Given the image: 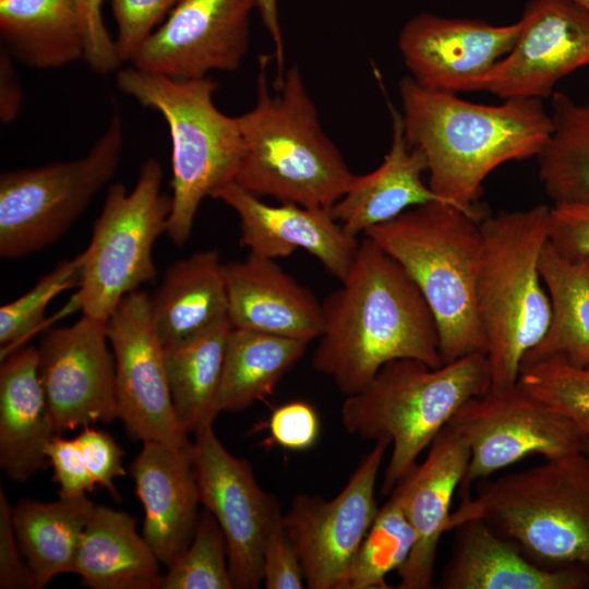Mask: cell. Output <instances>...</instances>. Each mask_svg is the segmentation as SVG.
<instances>
[{
  "instance_id": "obj_1",
  "label": "cell",
  "mask_w": 589,
  "mask_h": 589,
  "mask_svg": "<svg viewBox=\"0 0 589 589\" xmlns=\"http://www.w3.org/2000/svg\"><path fill=\"white\" fill-rule=\"evenodd\" d=\"M341 286L322 302L323 329L313 368L346 396L387 362L443 364L435 317L405 269L363 236Z\"/></svg>"
},
{
  "instance_id": "obj_2",
  "label": "cell",
  "mask_w": 589,
  "mask_h": 589,
  "mask_svg": "<svg viewBox=\"0 0 589 589\" xmlns=\"http://www.w3.org/2000/svg\"><path fill=\"white\" fill-rule=\"evenodd\" d=\"M399 97L405 136L425 158L430 189L480 219L488 176L508 161L537 158L552 132L551 113L540 99L477 104L422 87L410 76L399 82Z\"/></svg>"
},
{
  "instance_id": "obj_3",
  "label": "cell",
  "mask_w": 589,
  "mask_h": 589,
  "mask_svg": "<svg viewBox=\"0 0 589 589\" xmlns=\"http://www.w3.org/2000/svg\"><path fill=\"white\" fill-rule=\"evenodd\" d=\"M268 61L260 59L254 106L238 116L243 157L235 182L259 197L330 209L354 173L323 130L299 68H288L272 91Z\"/></svg>"
},
{
  "instance_id": "obj_4",
  "label": "cell",
  "mask_w": 589,
  "mask_h": 589,
  "mask_svg": "<svg viewBox=\"0 0 589 589\" xmlns=\"http://www.w3.org/2000/svg\"><path fill=\"white\" fill-rule=\"evenodd\" d=\"M481 220L449 203L434 201L411 207L363 235L390 255L419 288L437 324L443 364L486 351L477 311Z\"/></svg>"
},
{
  "instance_id": "obj_5",
  "label": "cell",
  "mask_w": 589,
  "mask_h": 589,
  "mask_svg": "<svg viewBox=\"0 0 589 589\" xmlns=\"http://www.w3.org/2000/svg\"><path fill=\"white\" fill-rule=\"evenodd\" d=\"M490 385L488 359L481 352L437 368L397 359L385 363L360 390L346 396L341 422L352 435L389 443L382 493L390 494L458 409Z\"/></svg>"
},
{
  "instance_id": "obj_6",
  "label": "cell",
  "mask_w": 589,
  "mask_h": 589,
  "mask_svg": "<svg viewBox=\"0 0 589 589\" xmlns=\"http://www.w3.org/2000/svg\"><path fill=\"white\" fill-rule=\"evenodd\" d=\"M551 206L501 211L481 220L477 311L485 338L490 388L518 382L525 356L542 339L551 301L540 273Z\"/></svg>"
},
{
  "instance_id": "obj_7",
  "label": "cell",
  "mask_w": 589,
  "mask_h": 589,
  "mask_svg": "<svg viewBox=\"0 0 589 589\" xmlns=\"http://www.w3.org/2000/svg\"><path fill=\"white\" fill-rule=\"evenodd\" d=\"M464 491L449 530L481 518L545 567H589V458L581 452Z\"/></svg>"
},
{
  "instance_id": "obj_8",
  "label": "cell",
  "mask_w": 589,
  "mask_h": 589,
  "mask_svg": "<svg viewBox=\"0 0 589 589\" xmlns=\"http://www.w3.org/2000/svg\"><path fill=\"white\" fill-rule=\"evenodd\" d=\"M118 88L165 119L171 140V213L166 233L177 247L190 239L202 201L236 181L243 157L238 117L214 104L208 77L176 80L134 67L117 73Z\"/></svg>"
},
{
  "instance_id": "obj_9",
  "label": "cell",
  "mask_w": 589,
  "mask_h": 589,
  "mask_svg": "<svg viewBox=\"0 0 589 589\" xmlns=\"http://www.w3.org/2000/svg\"><path fill=\"white\" fill-rule=\"evenodd\" d=\"M123 148L116 112L82 157L0 176V256L17 260L61 238L113 178Z\"/></svg>"
},
{
  "instance_id": "obj_10",
  "label": "cell",
  "mask_w": 589,
  "mask_h": 589,
  "mask_svg": "<svg viewBox=\"0 0 589 589\" xmlns=\"http://www.w3.org/2000/svg\"><path fill=\"white\" fill-rule=\"evenodd\" d=\"M163 169L149 158L135 185H110L91 241L82 252L76 303L83 314L105 320L128 293L156 276L153 248L167 231L171 196L161 191Z\"/></svg>"
},
{
  "instance_id": "obj_11",
  "label": "cell",
  "mask_w": 589,
  "mask_h": 589,
  "mask_svg": "<svg viewBox=\"0 0 589 589\" xmlns=\"http://www.w3.org/2000/svg\"><path fill=\"white\" fill-rule=\"evenodd\" d=\"M448 424L468 445L469 462L460 485L465 490L529 456L548 459L581 452L585 438L519 382L469 399Z\"/></svg>"
},
{
  "instance_id": "obj_12",
  "label": "cell",
  "mask_w": 589,
  "mask_h": 589,
  "mask_svg": "<svg viewBox=\"0 0 589 589\" xmlns=\"http://www.w3.org/2000/svg\"><path fill=\"white\" fill-rule=\"evenodd\" d=\"M389 443L374 442L332 500L297 494L284 515L310 589H346L353 558L378 507L375 485Z\"/></svg>"
},
{
  "instance_id": "obj_13",
  "label": "cell",
  "mask_w": 589,
  "mask_h": 589,
  "mask_svg": "<svg viewBox=\"0 0 589 589\" xmlns=\"http://www.w3.org/2000/svg\"><path fill=\"white\" fill-rule=\"evenodd\" d=\"M106 332L115 358L118 419L143 443L190 447L172 406L149 294L137 289L123 297L107 318Z\"/></svg>"
},
{
  "instance_id": "obj_14",
  "label": "cell",
  "mask_w": 589,
  "mask_h": 589,
  "mask_svg": "<svg viewBox=\"0 0 589 589\" xmlns=\"http://www.w3.org/2000/svg\"><path fill=\"white\" fill-rule=\"evenodd\" d=\"M213 423L193 432L191 446L201 504L225 536L235 589H256L263 584V542L275 496L261 488L245 459L226 449Z\"/></svg>"
},
{
  "instance_id": "obj_15",
  "label": "cell",
  "mask_w": 589,
  "mask_h": 589,
  "mask_svg": "<svg viewBox=\"0 0 589 589\" xmlns=\"http://www.w3.org/2000/svg\"><path fill=\"white\" fill-rule=\"evenodd\" d=\"M510 51L477 84L503 99L551 98L554 87L589 65V12L572 0H530Z\"/></svg>"
},
{
  "instance_id": "obj_16",
  "label": "cell",
  "mask_w": 589,
  "mask_h": 589,
  "mask_svg": "<svg viewBox=\"0 0 589 589\" xmlns=\"http://www.w3.org/2000/svg\"><path fill=\"white\" fill-rule=\"evenodd\" d=\"M106 321L86 314L40 339L39 376L58 434L118 419L113 353Z\"/></svg>"
},
{
  "instance_id": "obj_17",
  "label": "cell",
  "mask_w": 589,
  "mask_h": 589,
  "mask_svg": "<svg viewBox=\"0 0 589 589\" xmlns=\"http://www.w3.org/2000/svg\"><path fill=\"white\" fill-rule=\"evenodd\" d=\"M255 9L256 0H178L131 63L176 80L237 70L249 47Z\"/></svg>"
},
{
  "instance_id": "obj_18",
  "label": "cell",
  "mask_w": 589,
  "mask_h": 589,
  "mask_svg": "<svg viewBox=\"0 0 589 589\" xmlns=\"http://www.w3.org/2000/svg\"><path fill=\"white\" fill-rule=\"evenodd\" d=\"M519 20L494 25L479 19H450L423 12L401 27L398 49L420 86L453 94L473 93L513 48Z\"/></svg>"
},
{
  "instance_id": "obj_19",
  "label": "cell",
  "mask_w": 589,
  "mask_h": 589,
  "mask_svg": "<svg viewBox=\"0 0 589 589\" xmlns=\"http://www.w3.org/2000/svg\"><path fill=\"white\" fill-rule=\"evenodd\" d=\"M212 197L237 213L240 245L248 248L250 254L276 260L302 249L339 281L348 274L360 242L344 231L330 209L293 203L267 204L235 181Z\"/></svg>"
},
{
  "instance_id": "obj_20",
  "label": "cell",
  "mask_w": 589,
  "mask_h": 589,
  "mask_svg": "<svg viewBox=\"0 0 589 589\" xmlns=\"http://www.w3.org/2000/svg\"><path fill=\"white\" fill-rule=\"evenodd\" d=\"M469 462L465 438L447 424L417 464L390 492L414 532L411 553L397 572L398 589H431L442 534L449 530L452 502Z\"/></svg>"
},
{
  "instance_id": "obj_21",
  "label": "cell",
  "mask_w": 589,
  "mask_h": 589,
  "mask_svg": "<svg viewBox=\"0 0 589 589\" xmlns=\"http://www.w3.org/2000/svg\"><path fill=\"white\" fill-rule=\"evenodd\" d=\"M191 446L144 442L130 467L144 508L142 534L166 568L190 544L200 516Z\"/></svg>"
},
{
  "instance_id": "obj_22",
  "label": "cell",
  "mask_w": 589,
  "mask_h": 589,
  "mask_svg": "<svg viewBox=\"0 0 589 589\" xmlns=\"http://www.w3.org/2000/svg\"><path fill=\"white\" fill-rule=\"evenodd\" d=\"M456 529L450 557L440 578L443 589H587L589 567H545L481 518Z\"/></svg>"
},
{
  "instance_id": "obj_23",
  "label": "cell",
  "mask_w": 589,
  "mask_h": 589,
  "mask_svg": "<svg viewBox=\"0 0 589 589\" xmlns=\"http://www.w3.org/2000/svg\"><path fill=\"white\" fill-rule=\"evenodd\" d=\"M231 326L311 341L323 329V309L314 293L275 260L250 254L224 264Z\"/></svg>"
},
{
  "instance_id": "obj_24",
  "label": "cell",
  "mask_w": 589,
  "mask_h": 589,
  "mask_svg": "<svg viewBox=\"0 0 589 589\" xmlns=\"http://www.w3.org/2000/svg\"><path fill=\"white\" fill-rule=\"evenodd\" d=\"M38 370L37 347L14 350L0 365V467L24 482L49 466L46 448L57 435Z\"/></svg>"
},
{
  "instance_id": "obj_25",
  "label": "cell",
  "mask_w": 589,
  "mask_h": 589,
  "mask_svg": "<svg viewBox=\"0 0 589 589\" xmlns=\"http://www.w3.org/2000/svg\"><path fill=\"white\" fill-rule=\"evenodd\" d=\"M392 140L381 165L357 176L330 207L344 231L356 237L389 221L407 209L442 201L423 181L428 166L423 154L406 140L400 111L389 106Z\"/></svg>"
},
{
  "instance_id": "obj_26",
  "label": "cell",
  "mask_w": 589,
  "mask_h": 589,
  "mask_svg": "<svg viewBox=\"0 0 589 589\" xmlns=\"http://www.w3.org/2000/svg\"><path fill=\"white\" fill-rule=\"evenodd\" d=\"M153 324L164 347L197 338L229 321L224 264L217 250L175 262L149 296Z\"/></svg>"
},
{
  "instance_id": "obj_27",
  "label": "cell",
  "mask_w": 589,
  "mask_h": 589,
  "mask_svg": "<svg viewBox=\"0 0 589 589\" xmlns=\"http://www.w3.org/2000/svg\"><path fill=\"white\" fill-rule=\"evenodd\" d=\"M160 562L123 510L95 505L82 533L73 574L91 589H159Z\"/></svg>"
},
{
  "instance_id": "obj_28",
  "label": "cell",
  "mask_w": 589,
  "mask_h": 589,
  "mask_svg": "<svg viewBox=\"0 0 589 589\" xmlns=\"http://www.w3.org/2000/svg\"><path fill=\"white\" fill-rule=\"evenodd\" d=\"M94 507L86 494L59 496L53 502L23 500L12 507L15 536L37 589L59 575L73 574L77 546Z\"/></svg>"
},
{
  "instance_id": "obj_29",
  "label": "cell",
  "mask_w": 589,
  "mask_h": 589,
  "mask_svg": "<svg viewBox=\"0 0 589 589\" xmlns=\"http://www.w3.org/2000/svg\"><path fill=\"white\" fill-rule=\"evenodd\" d=\"M0 33L31 68L57 69L83 59L76 0H0Z\"/></svg>"
},
{
  "instance_id": "obj_30",
  "label": "cell",
  "mask_w": 589,
  "mask_h": 589,
  "mask_svg": "<svg viewBox=\"0 0 589 589\" xmlns=\"http://www.w3.org/2000/svg\"><path fill=\"white\" fill-rule=\"evenodd\" d=\"M540 273L551 301V320L521 365L551 357L589 364V260L566 259L548 242Z\"/></svg>"
},
{
  "instance_id": "obj_31",
  "label": "cell",
  "mask_w": 589,
  "mask_h": 589,
  "mask_svg": "<svg viewBox=\"0 0 589 589\" xmlns=\"http://www.w3.org/2000/svg\"><path fill=\"white\" fill-rule=\"evenodd\" d=\"M308 345L301 339L232 327L226 342L218 413L242 411L271 395Z\"/></svg>"
},
{
  "instance_id": "obj_32",
  "label": "cell",
  "mask_w": 589,
  "mask_h": 589,
  "mask_svg": "<svg viewBox=\"0 0 589 589\" xmlns=\"http://www.w3.org/2000/svg\"><path fill=\"white\" fill-rule=\"evenodd\" d=\"M230 321L190 341L164 347L165 368L172 406L181 428L193 433L218 414Z\"/></svg>"
},
{
  "instance_id": "obj_33",
  "label": "cell",
  "mask_w": 589,
  "mask_h": 589,
  "mask_svg": "<svg viewBox=\"0 0 589 589\" xmlns=\"http://www.w3.org/2000/svg\"><path fill=\"white\" fill-rule=\"evenodd\" d=\"M552 132L537 156L539 180L553 205L589 204V103L551 97Z\"/></svg>"
},
{
  "instance_id": "obj_34",
  "label": "cell",
  "mask_w": 589,
  "mask_h": 589,
  "mask_svg": "<svg viewBox=\"0 0 589 589\" xmlns=\"http://www.w3.org/2000/svg\"><path fill=\"white\" fill-rule=\"evenodd\" d=\"M414 544V532L397 497L390 493L378 508L353 558L346 589H386V576L398 572Z\"/></svg>"
},
{
  "instance_id": "obj_35",
  "label": "cell",
  "mask_w": 589,
  "mask_h": 589,
  "mask_svg": "<svg viewBox=\"0 0 589 589\" xmlns=\"http://www.w3.org/2000/svg\"><path fill=\"white\" fill-rule=\"evenodd\" d=\"M518 382L589 437V364L541 359L522 364Z\"/></svg>"
},
{
  "instance_id": "obj_36",
  "label": "cell",
  "mask_w": 589,
  "mask_h": 589,
  "mask_svg": "<svg viewBox=\"0 0 589 589\" xmlns=\"http://www.w3.org/2000/svg\"><path fill=\"white\" fill-rule=\"evenodd\" d=\"M159 589H235L225 536L206 508L190 544L163 575Z\"/></svg>"
},
{
  "instance_id": "obj_37",
  "label": "cell",
  "mask_w": 589,
  "mask_h": 589,
  "mask_svg": "<svg viewBox=\"0 0 589 589\" xmlns=\"http://www.w3.org/2000/svg\"><path fill=\"white\" fill-rule=\"evenodd\" d=\"M83 254L62 260L17 299L0 309L1 359L19 349L37 328L55 297L74 287L82 279Z\"/></svg>"
},
{
  "instance_id": "obj_38",
  "label": "cell",
  "mask_w": 589,
  "mask_h": 589,
  "mask_svg": "<svg viewBox=\"0 0 589 589\" xmlns=\"http://www.w3.org/2000/svg\"><path fill=\"white\" fill-rule=\"evenodd\" d=\"M263 585L266 589L306 587L299 555L285 526L278 500L274 497L263 542Z\"/></svg>"
},
{
  "instance_id": "obj_39",
  "label": "cell",
  "mask_w": 589,
  "mask_h": 589,
  "mask_svg": "<svg viewBox=\"0 0 589 589\" xmlns=\"http://www.w3.org/2000/svg\"><path fill=\"white\" fill-rule=\"evenodd\" d=\"M178 0H111L117 25L116 49L121 62H131Z\"/></svg>"
},
{
  "instance_id": "obj_40",
  "label": "cell",
  "mask_w": 589,
  "mask_h": 589,
  "mask_svg": "<svg viewBox=\"0 0 589 589\" xmlns=\"http://www.w3.org/2000/svg\"><path fill=\"white\" fill-rule=\"evenodd\" d=\"M88 473L95 485L108 490L113 498L120 500L113 480L125 476L122 465L123 450L113 437L91 425L83 426L76 436Z\"/></svg>"
},
{
  "instance_id": "obj_41",
  "label": "cell",
  "mask_w": 589,
  "mask_h": 589,
  "mask_svg": "<svg viewBox=\"0 0 589 589\" xmlns=\"http://www.w3.org/2000/svg\"><path fill=\"white\" fill-rule=\"evenodd\" d=\"M104 0H76L82 37L83 59L96 72L106 74L121 65L115 39L103 16Z\"/></svg>"
},
{
  "instance_id": "obj_42",
  "label": "cell",
  "mask_w": 589,
  "mask_h": 589,
  "mask_svg": "<svg viewBox=\"0 0 589 589\" xmlns=\"http://www.w3.org/2000/svg\"><path fill=\"white\" fill-rule=\"evenodd\" d=\"M549 244L569 260H589V204L552 205Z\"/></svg>"
},
{
  "instance_id": "obj_43",
  "label": "cell",
  "mask_w": 589,
  "mask_h": 589,
  "mask_svg": "<svg viewBox=\"0 0 589 589\" xmlns=\"http://www.w3.org/2000/svg\"><path fill=\"white\" fill-rule=\"evenodd\" d=\"M273 440L292 450L310 448L320 434V419L315 409L303 400H293L277 407L268 423Z\"/></svg>"
},
{
  "instance_id": "obj_44",
  "label": "cell",
  "mask_w": 589,
  "mask_h": 589,
  "mask_svg": "<svg viewBox=\"0 0 589 589\" xmlns=\"http://www.w3.org/2000/svg\"><path fill=\"white\" fill-rule=\"evenodd\" d=\"M46 456L53 470V481L59 485V496L74 497L95 490L76 437L55 435Z\"/></svg>"
},
{
  "instance_id": "obj_45",
  "label": "cell",
  "mask_w": 589,
  "mask_h": 589,
  "mask_svg": "<svg viewBox=\"0 0 589 589\" xmlns=\"http://www.w3.org/2000/svg\"><path fill=\"white\" fill-rule=\"evenodd\" d=\"M0 588L37 589L34 575L15 536L12 506L0 489Z\"/></svg>"
},
{
  "instance_id": "obj_46",
  "label": "cell",
  "mask_w": 589,
  "mask_h": 589,
  "mask_svg": "<svg viewBox=\"0 0 589 589\" xmlns=\"http://www.w3.org/2000/svg\"><path fill=\"white\" fill-rule=\"evenodd\" d=\"M22 104V91L16 72L7 52L0 58V118L3 123L15 119Z\"/></svg>"
},
{
  "instance_id": "obj_47",
  "label": "cell",
  "mask_w": 589,
  "mask_h": 589,
  "mask_svg": "<svg viewBox=\"0 0 589 589\" xmlns=\"http://www.w3.org/2000/svg\"><path fill=\"white\" fill-rule=\"evenodd\" d=\"M256 10L259 11L262 22L274 43L275 58L278 69L277 77H280L285 72V47L279 20L278 0H256Z\"/></svg>"
},
{
  "instance_id": "obj_48",
  "label": "cell",
  "mask_w": 589,
  "mask_h": 589,
  "mask_svg": "<svg viewBox=\"0 0 589 589\" xmlns=\"http://www.w3.org/2000/svg\"><path fill=\"white\" fill-rule=\"evenodd\" d=\"M589 12V0H572Z\"/></svg>"
},
{
  "instance_id": "obj_49",
  "label": "cell",
  "mask_w": 589,
  "mask_h": 589,
  "mask_svg": "<svg viewBox=\"0 0 589 589\" xmlns=\"http://www.w3.org/2000/svg\"><path fill=\"white\" fill-rule=\"evenodd\" d=\"M582 452L589 458V437L584 438Z\"/></svg>"
}]
</instances>
